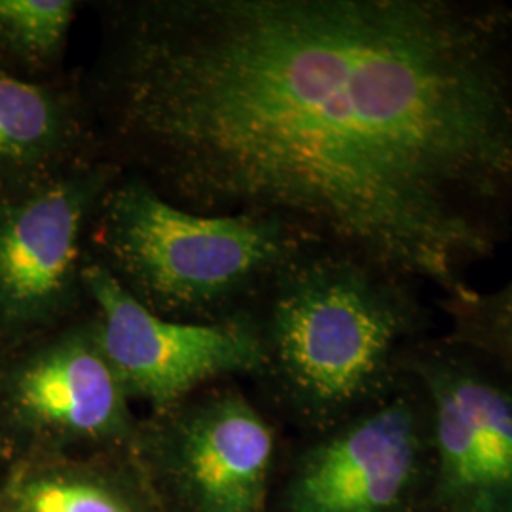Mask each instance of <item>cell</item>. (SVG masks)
<instances>
[{
    "label": "cell",
    "instance_id": "1",
    "mask_svg": "<svg viewBox=\"0 0 512 512\" xmlns=\"http://www.w3.org/2000/svg\"><path fill=\"white\" fill-rule=\"evenodd\" d=\"M112 164L442 298L512 236V6L116 0L90 74Z\"/></svg>",
    "mask_w": 512,
    "mask_h": 512
},
{
    "label": "cell",
    "instance_id": "2",
    "mask_svg": "<svg viewBox=\"0 0 512 512\" xmlns=\"http://www.w3.org/2000/svg\"><path fill=\"white\" fill-rule=\"evenodd\" d=\"M249 310L264 349L260 374L315 423L385 399L429 321L418 283L321 245L291 258Z\"/></svg>",
    "mask_w": 512,
    "mask_h": 512
},
{
    "label": "cell",
    "instance_id": "3",
    "mask_svg": "<svg viewBox=\"0 0 512 512\" xmlns=\"http://www.w3.org/2000/svg\"><path fill=\"white\" fill-rule=\"evenodd\" d=\"M308 245L274 219L188 211L118 169L93 211L86 255L152 313L219 323L249 310Z\"/></svg>",
    "mask_w": 512,
    "mask_h": 512
},
{
    "label": "cell",
    "instance_id": "4",
    "mask_svg": "<svg viewBox=\"0 0 512 512\" xmlns=\"http://www.w3.org/2000/svg\"><path fill=\"white\" fill-rule=\"evenodd\" d=\"M116 173L99 156L0 188V351L88 311L86 238Z\"/></svg>",
    "mask_w": 512,
    "mask_h": 512
},
{
    "label": "cell",
    "instance_id": "5",
    "mask_svg": "<svg viewBox=\"0 0 512 512\" xmlns=\"http://www.w3.org/2000/svg\"><path fill=\"white\" fill-rule=\"evenodd\" d=\"M0 429L29 454L137 435L128 393L99 346L90 310L0 351Z\"/></svg>",
    "mask_w": 512,
    "mask_h": 512
},
{
    "label": "cell",
    "instance_id": "6",
    "mask_svg": "<svg viewBox=\"0 0 512 512\" xmlns=\"http://www.w3.org/2000/svg\"><path fill=\"white\" fill-rule=\"evenodd\" d=\"M404 370L420 389L448 512H512V378L450 342L416 348Z\"/></svg>",
    "mask_w": 512,
    "mask_h": 512
},
{
    "label": "cell",
    "instance_id": "7",
    "mask_svg": "<svg viewBox=\"0 0 512 512\" xmlns=\"http://www.w3.org/2000/svg\"><path fill=\"white\" fill-rule=\"evenodd\" d=\"M84 283L99 346L129 399L167 410L203 385L260 374L264 349L251 310L219 323L169 321L141 306L93 260Z\"/></svg>",
    "mask_w": 512,
    "mask_h": 512
},
{
    "label": "cell",
    "instance_id": "8",
    "mask_svg": "<svg viewBox=\"0 0 512 512\" xmlns=\"http://www.w3.org/2000/svg\"><path fill=\"white\" fill-rule=\"evenodd\" d=\"M156 414L147 437L179 511L260 512L274 429L245 395H190Z\"/></svg>",
    "mask_w": 512,
    "mask_h": 512
},
{
    "label": "cell",
    "instance_id": "9",
    "mask_svg": "<svg viewBox=\"0 0 512 512\" xmlns=\"http://www.w3.org/2000/svg\"><path fill=\"white\" fill-rule=\"evenodd\" d=\"M427 440L418 385H397L302 456L285 512H399Z\"/></svg>",
    "mask_w": 512,
    "mask_h": 512
},
{
    "label": "cell",
    "instance_id": "10",
    "mask_svg": "<svg viewBox=\"0 0 512 512\" xmlns=\"http://www.w3.org/2000/svg\"><path fill=\"white\" fill-rule=\"evenodd\" d=\"M78 73L27 80L0 67V188L99 158Z\"/></svg>",
    "mask_w": 512,
    "mask_h": 512
},
{
    "label": "cell",
    "instance_id": "11",
    "mask_svg": "<svg viewBox=\"0 0 512 512\" xmlns=\"http://www.w3.org/2000/svg\"><path fill=\"white\" fill-rule=\"evenodd\" d=\"M0 512H148L124 482L95 469L29 454L0 492Z\"/></svg>",
    "mask_w": 512,
    "mask_h": 512
},
{
    "label": "cell",
    "instance_id": "12",
    "mask_svg": "<svg viewBox=\"0 0 512 512\" xmlns=\"http://www.w3.org/2000/svg\"><path fill=\"white\" fill-rule=\"evenodd\" d=\"M80 8L76 0H0V67L27 80L65 76Z\"/></svg>",
    "mask_w": 512,
    "mask_h": 512
},
{
    "label": "cell",
    "instance_id": "13",
    "mask_svg": "<svg viewBox=\"0 0 512 512\" xmlns=\"http://www.w3.org/2000/svg\"><path fill=\"white\" fill-rule=\"evenodd\" d=\"M454 323V340L499 359L512 372V279L495 291H469L439 298Z\"/></svg>",
    "mask_w": 512,
    "mask_h": 512
},
{
    "label": "cell",
    "instance_id": "14",
    "mask_svg": "<svg viewBox=\"0 0 512 512\" xmlns=\"http://www.w3.org/2000/svg\"><path fill=\"white\" fill-rule=\"evenodd\" d=\"M2 440H4V437H2V429H0V442H2Z\"/></svg>",
    "mask_w": 512,
    "mask_h": 512
}]
</instances>
